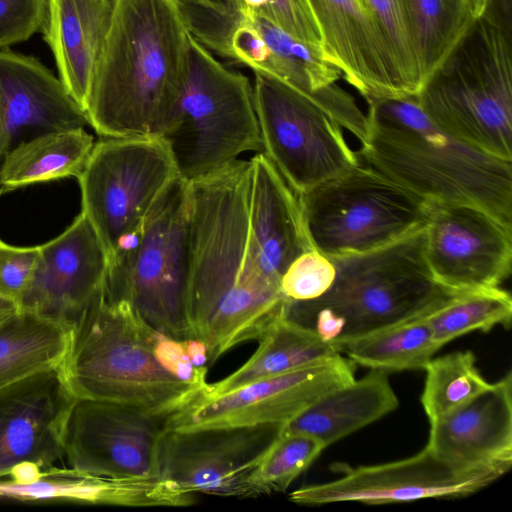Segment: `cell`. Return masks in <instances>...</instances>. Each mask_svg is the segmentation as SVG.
I'll return each instance as SVG.
<instances>
[{
	"label": "cell",
	"mask_w": 512,
	"mask_h": 512,
	"mask_svg": "<svg viewBox=\"0 0 512 512\" xmlns=\"http://www.w3.org/2000/svg\"><path fill=\"white\" fill-rule=\"evenodd\" d=\"M75 399L59 369L0 389V477L49 469L63 457V428Z\"/></svg>",
	"instance_id": "17"
},
{
	"label": "cell",
	"mask_w": 512,
	"mask_h": 512,
	"mask_svg": "<svg viewBox=\"0 0 512 512\" xmlns=\"http://www.w3.org/2000/svg\"><path fill=\"white\" fill-rule=\"evenodd\" d=\"M71 326L18 309L0 324V389L31 375L59 369Z\"/></svg>",
	"instance_id": "27"
},
{
	"label": "cell",
	"mask_w": 512,
	"mask_h": 512,
	"mask_svg": "<svg viewBox=\"0 0 512 512\" xmlns=\"http://www.w3.org/2000/svg\"><path fill=\"white\" fill-rule=\"evenodd\" d=\"M425 254L435 279L455 292L500 287L512 261V226L471 205H431Z\"/></svg>",
	"instance_id": "16"
},
{
	"label": "cell",
	"mask_w": 512,
	"mask_h": 512,
	"mask_svg": "<svg viewBox=\"0 0 512 512\" xmlns=\"http://www.w3.org/2000/svg\"><path fill=\"white\" fill-rule=\"evenodd\" d=\"M156 330L104 289L71 326L59 368L75 398L115 402L169 417L203 390L169 374L153 352Z\"/></svg>",
	"instance_id": "5"
},
{
	"label": "cell",
	"mask_w": 512,
	"mask_h": 512,
	"mask_svg": "<svg viewBox=\"0 0 512 512\" xmlns=\"http://www.w3.org/2000/svg\"><path fill=\"white\" fill-rule=\"evenodd\" d=\"M362 1L367 5L366 0H362ZM367 6H368V5H367Z\"/></svg>",
	"instance_id": "44"
},
{
	"label": "cell",
	"mask_w": 512,
	"mask_h": 512,
	"mask_svg": "<svg viewBox=\"0 0 512 512\" xmlns=\"http://www.w3.org/2000/svg\"><path fill=\"white\" fill-rule=\"evenodd\" d=\"M466 2L476 16H480L487 6L488 0H463Z\"/></svg>",
	"instance_id": "43"
},
{
	"label": "cell",
	"mask_w": 512,
	"mask_h": 512,
	"mask_svg": "<svg viewBox=\"0 0 512 512\" xmlns=\"http://www.w3.org/2000/svg\"><path fill=\"white\" fill-rule=\"evenodd\" d=\"M163 139L187 182L219 170L242 153L263 151L248 77L220 63L191 34L178 122Z\"/></svg>",
	"instance_id": "7"
},
{
	"label": "cell",
	"mask_w": 512,
	"mask_h": 512,
	"mask_svg": "<svg viewBox=\"0 0 512 512\" xmlns=\"http://www.w3.org/2000/svg\"><path fill=\"white\" fill-rule=\"evenodd\" d=\"M247 12L259 14L305 43L322 48L321 34L306 0H243Z\"/></svg>",
	"instance_id": "35"
},
{
	"label": "cell",
	"mask_w": 512,
	"mask_h": 512,
	"mask_svg": "<svg viewBox=\"0 0 512 512\" xmlns=\"http://www.w3.org/2000/svg\"><path fill=\"white\" fill-rule=\"evenodd\" d=\"M183 344L191 363L196 368L208 367V350L201 339L188 338L183 340Z\"/></svg>",
	"instance_id": "39"
},
{
	"label": "cell",
	"mask_w": 512,
	"mask_h": 512,
	"mask_svg": "<svg viewBox=\"0 0 512 512\" xmlns=\"http://www.w3.org/2000/svg\"><path fill=\"white\" fill-rule=\"evenodd\" d=\"M439 349L425 315L349 340L338 348L354 364L388 374L424 369Z\"/></svg>",
	"instance_id": "28"
},
{
	"label": "cell",
	"mask_w": 512,
	"mask_h": 512,
	"mask_svg": "<svg viewBox=\"0 0 512 512\" xmlns=\"http://www.w3.org/2000/svg\"><path fill=\"white\" fill-rule=\"evenodd\" d=\"M509 464L460 468L442 460L427 446L402 460L360 466L338 479L301 487L289 500L301 505L360 502L369 505L474 494L502 477Z\"/></svg>",
	"instance_id": "14"
},
{
	"label": "cell",
	"mask_w": 512,
	"mask_h": 512,
	"mask_svg": "<svg viewBox=\"0 0 512 512\" xmlns=\"http://www.w3.org/2000/svg\"><path fill=\"white\" fill-rule=\"evenodd\" d=\"M152 346L159 364L174 378L204 392L208 389L207 368H196L191 363L183 341L156 331Z\"/></svg>",
	"instance_id": "38"
},
{
	"label": "cell",
	"mask_w": 512,
	"mask_h": 512,
	"mask_svg": "<svg viewBox=\"0 0 512 512\" xmlns=\"http://www.w3.org/2000/svg\"><path fill=\"white\" fill-rule=\"evenodd\" d=\"M115 4L116 0H48L41 34L52 51L59 79L84 111Z\"/></svg>",
	"instance_id": "23"
},
{
	"label": "cell",
	"mask_w": 512,
	"mask_h": 512,
	"mask_svg": "<svg viewBox=\"0 0 512 512\" xmlns=\"http://www.w3.org/2000/svg\"><path fill=\"white\" fill-rule=\"evenodd\" d=\"M201 3L224 13H246L243 0H198Z\"/></svg>",
	"instance_id": "40"
},
{
	"label": "cell",
	"mask_w": 512,
	"mask_h": 512,
	"mask_svg": "<svg viewBox=\"0 0 512 512\" xmlns=\"http://www.w3.org/2000/svg\"><path fill=\"white\" fill-rule=\"evenodd\" d=\"M249 161L252 241L261 268L280 283L290 263L315 248L306 231L298 195L263 152Z\"/></svg>",
	"instance_id": "22"
},
{
	"label": "cell",
	"mask_w": 512,
	"mask_h": 512,
	"mask_svg": "<svg viewBox=\"0 0 512 512\" xmlns=\"http://www.w3.org/2000/svg\"><path fill=\"white\" fill-rule=\"evenodd\" d=\"M107 266L96 232L80 213L39 246L35 276L19 309L72 326L104 289Z\"/></svg>",
	"instance_id": "18"
},
{
	"label": "cell",
	"mask_w": 512,
	"mask_h": 512,
	"mask_svg": "<svg viewBox=\"0 0 512 512\" xmlns=\"http://www.w3.org/2000/svg\"><path fill=\"white\" fill-rule=\"evenodd\" d=\"M38 261L39 246L16 247L0 240V298L19 309L33 282Z\"/></svg>",
	"instance_id": "36"
},
{
	"label": "cell",
	"mask_w": 512,
	"mask_h": 512,
	"mask_svg": "<svg viewBox=\"0 0 512 512\" xmlns=\"http://www.w3.org/2000/svg\"><path fill=\"white\" fill-rule=\"evenodd\" d=\"M401 1L423 86L444 63L476 18L463 0Z\"/></svg>",
	"instance_id": "29"
},
{
	"label": "cell",
	"mask_w": 512,
	"mask_h": 512,
	"mask_svg": "<svg viewBox=\"0 0 512 512\" xmlns=\"http://www.w3.org/2000/svg\"><path fill=\"white\" fill-rule=\"evenodd\" d=\"M424 369L426 379L421 404L429 421L457 408L489 385L479 372L471 351L432 358Z\"/></svg>",
	"instance_id": "31"
},
{
	"label": "cell",
	"mask_w": 512,
	"mask_h": 512,
	"mask_svg": "<svg viewBox=\"0 0 512 512\" xmlns=\"http://www.w3.org/2000/svg\"><path fill=\"white\" fill-rule=\"evenodd\" d=\"M326 448L318 439L303 433L280 432L254 475L259 495L283 492Z\"/></svg>",
	"instance_id": "32"
},
{
	"label": "cell",
	"mask_w": 512,
	"mask_h": 512,
	"mask_svg": "<svg viewBox=\"0 0 512 512\" xmlns=\"http://www.w3.org/2000/svg\"><path fill=\"white\" fill-rule=\"evenodd\" d=\"M425 242L426 226L369 252L329 257L336 268L331 287L313 300H289L286 316L339 352L344 342L428 314L461 292L435 279Z\"/></svg>",
	"instance_id": "4"
},
{
	"label": "cell",
	"mask_w": 512,
	"mask_h": 512,
	"mask_svg": "<svg viewBox=\"0 0 512 512\" xmlns=\"http://www.w3.org/2000/svg\"><path fill=\"white\" fill-rule=\"evenodd\" d=\"M18 307L10 301L0 298V324L17 312Z\"/></svg>",
	"instance_id": "42"
},
{
	"label": "cell",
	"mask_w": 512,
	"mask_h": 512,
	"mask_svg": "<svg viewBox=\"0 0 512 512\" xmlns=\"http://www.w3.org/2000/svg\"><path fill=\"white\" fill-rule=\"evenodd\" d=\"M398 398L388 373L370 369L359 380L325 394L282 427V432L303 433L325 447L392 412Z\"/></svg>",
	"instance_id": "24"
},
{
	"label": "cell",
	"mask_w": 512,
	"mask_h": 512,
	"mask_svg": "<svg viewBox=\"0 0 512 512\" xmlns=\"http://www.w3.org/2000/svg\"><path fill=\"white\" fill-rule=\"evenodd\" d=\"M190 32L178 0H116L85 113L103 138H165L176 126Z\"/></svg>",
	"instance_id": "2"
},
{
	"label": "cell",
	"mask_w": 512,
	"mask_h": 512,
	"mask_svg": "<svg viewBox=\"0 0 512 512\" xmlns=\"http://www.w3.org/2000/svg\"><path fill=\"white\" fill-rule=\"evenodd\" d=\"M416 99L451 137L512 162V41L483 14L427 79Z\"/></svg>",
	"instance_id": "6"
},
{
	"label": "cell",
	"mask_w": 512,
	"mask_h": 512,
	"mask_svg": "<svg viewBox=\"0 0 512 512\" xmlns=\"http://www.w3.org/2000/svg\"><path fill=\"white\" fill-rule=\"evenodd\" d=\"M355 367L339 354L218 396L200 395L168 417L167 429L284 425L325 394L352 382Z\"/></svg>",
	"instance_id": "15"
},
{
	"label": "cell",
	"mask_w": 512,
	"mask_h": 512,
	"mask_svg": "<svg viewBox=\"0 0 512 512\" xmlns=\"http://www.w3.org/2000/svg\"><path fill=\"white\" fill-rule=\"evenodd\" d=\"M313 247L327 257L369 252L427 225L431 205L361 163L298 195Z\"/></svg>",
	"instance_id": "9"
},
{
	"label": "cell",
	"mask_w": 512,
	"mask_h": 512,
	"mask_svg": "<svg viewBox=\"0 0 512 512\" xmlns=\"http://www.w3.org/2000/svg\"><path fill=\"white\" fill-rule=\"evenodd\" d=\"M190 278V187L178 176L144 221L128 257L108 261L105 295L128 302L153 329L178 340L193 338L187 302Z\"/></svg>",
	"instance_id": "8"
},
{
	"label": "cell",
	"mask_w": 512,
	"mask_h": 512,
	"mask_svg": "<svg viewBox=\"0 0 512 512\" xmlns=\"http://www.w3.org/2000/svg\"><path fill=\"white\" fill-rule=\"evenodd\" d=\"M511 318V295L500 287L461 292L425 315L440 348L473 331L508 328Z\"/></svg>",
	"instance_id": "30"
},
{
	"label": "cell",
	"mask_w": 512,
	"mask_h": 512,
	"mask_svg": "<svg viewBox=\"0 0 512 512\" xmlns=\"http://www.w3.org/2000/svg\"><path fill=\"white\" fill-rule=\"evenodd\" d=\"M9 150L8 136L7 130L5 126V120L3 116V111L0 103V163L4 157V155Z\"/></svg>",
	"instance_id": "41"
},
{
	"label": "cell",
	"mask_w": 512,
	"mask_h": 512,
	"mask_svg": "<svg viewBox=\"0 0 512 512\" xmlns=\"http://www.w3.org/2000/svg\"><path fill=\"white\" fill-rule=\"evenodd\" d=\"M460 468L512 464V374L430 421L426 445Z\"/></svg>",
	"instance_id": "20"
},
{
	"label": "cell",
	"mask_w": 512,
	"mask_h": 512,
	"mask_svg": "<svg viewBox=\"0 0 512 512\" xmlns=\"http://www.w3.org/2000/svg\"><path fill=\"white\" fill-rule=\"evenodd\" d=\"M253 96L262 152L297 195L361 163L342 126L312 98L260 71Z\"/></svg>",
	"instance_id": "11"
},
{
	"label": "cell",
	"mask_w": 512,
	"mask_h": 512,
	"mask_svg": "<svg viewBox=\"0 0 512 512\" xmlns=\"http://www.w3.org/2000/svg\"><path fill=\"white\" fill-rule=\"evenodd\" d=\"M325 55L364 99L407 96L387 40L362 0H306Z\"/></svg>",
	"instance_id": "19"
},
{
	"label": "cell",
	"mask_w": 512,
	"mask_h": 512,
	"mask_svg": "<svg viewBox=\"0 0 512 512\" xmlns=\"http://www.w3.org/2000/svg\"><path fill=\"white\" fill-rule=\"evenodd\" d=\"M95 142L84 128L43 133L21 141L0 163V194L18 188L78 177Z\"/></svg>",
	"instance_id": "26"
},
{
	"label": "cell",
	"mask_w": 512,
	"mask_h": 512,
	"mask_svg": "<svg viewBox=\"0 0 512 512\" xmlns=\"http://www.w3.org/2000/svg\"><path fill=\"white\" fill-rule=\"evenodd\" d=\"M392 53L407 95H416L422 78L415 55L407 18L401 0H366Z\"/></svg>",
	"instance_id": "33"
},
{
	"label": "cell",
	"mask_w": 512,
	"mask_h": 512,
	"mask_svg": "<svg viewBox=\"0 0 512 512\" xmlns=\"http://www.w3.org/2000/svg\"><path fill=\"white\" fill-rule=\"evenodd\" d=\"M0 103L9 149L43 133L89 125L59 77L37 58L10 48L0 49Z\"/></svg>",
	"instance_id": "21"
},
{
	"label": "cell",
	"mask_w": 512,
	"mask_h": 512,
	"mask_svg": "<svg viewBox=\"0 0 512 512\" xmlns=\"http://www.w3.org/2000/svg\"><path fill=\"white\" fill-rule=\"evenodd\" d=\"M48 0H0V49L41 33Z\"/></svg>",
	"instance_id": "37"
},
{
	"label": "cell",
	"mask_w": 512,
	"mask_h": 512,
	"mask_svg": "<svg viewBox=\"0 0 512 512\" xmlns=\"http://www.w3.org/2000/svg\"><path fill=\"white\" fill-rule=\"evenodd\" d=\"M365 100L360 160L430 205L475 206L512 226V162L443 132L416 95Z\"/></svg>",
	"instance_id": "3"
},
{
	"label": "cell",
	"mask_w": 512,
	"mask_h": 512,
	"mask_svg": "<svg viewBox=\"0 0 512 512\" xmlns=\"http://www.w3.org/2000/svg\"><path fill=\"white\" fill-rule=\"evenodd\" d=\"M258 341V348L248 361L222 380L209 384L201 396H218L254 381L303 368L341 354L314 330L291 320L286 315L273 322Z\"/></svg>",
	"instance_id": "25"
},
{
	"label": "cell",
	"mask_w": 512,
	"mask_h": 512,
	"mask_svg": "<svg viewBox=\"0 0 512 512\" xmlns=\"http://www.w3.org/2000/svg\"><path fill=\"white\" fill-rule=\"evenodd\" d=\"M336 268L332 260L316 249L300 254L280 279L283 295L291 301H309L322 296L333 284Z\"/></svg>",
	"instance_id": "34"
},
{
	"label": "cell",
	"mask_w": 512,
	"mask_h": 512,
	"mask_svg": "<svg viewBox=\"0 0 512 512\" xmlns=\"http://www.w3.org/2000/svg\"><path fill=\"white\" fill-rule=\"evenodd\" d=\"M192 337L207 346L208 366L286 315L280 283L261 268L249 225L250 161L237 159L189 182Z\"/></svg>",
	"instance_id": "1"
},
{
	"label": "cell",
	"mask_w": 512,
	"mask_h": 512,
	"mask_svg": "<svg viewBox=\"0 0 512 512\" xmlns=\"http://www.w3.org/2000/svg\"><path fill=\"white\" fill-rule=\"evenodd\" d=\"M167 419L126 404L76 398L63 428V456L75 476H159Z\"/></svg>",
	"instance_id": "13"
},
{
	"label": "cell",
	"mask_w": 512,
	"mask_h": 512,
	"mask_svg": "<svg viewBox=\"0 0 512 512\" xmlns=\"http://www.w3.org/2000/svg\"><path fill=\"white\" fill-rule=\"evenodd\" d=\"M282 427L166 429L158 445V475L191 494L259 496L254 475Z\"/></svg>",
	"instance_id": "12"
},
{
	"label": "cell",
	"mask_w": 512,
	"mask_h": 512,
	"mask_svg": "<svg viewBox=\"0 0 512 512\" xmlns=\"http://www.w3.org/2000/svg\"><path fill=\"white\" fill-rule=\"evenodd\" d=\"M179 176L163 138H103L81 174L82 210L107 258L120 237L143 223L162 193Z\"/></svg>",
	"instance_id": "10"
}]
</instances>
